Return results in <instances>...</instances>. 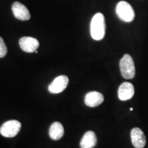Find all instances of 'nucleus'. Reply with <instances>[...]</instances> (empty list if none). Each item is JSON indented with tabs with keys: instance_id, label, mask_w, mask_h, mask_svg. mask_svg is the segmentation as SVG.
<instances>
[{
	"instance_id": "nucleus-9",
	"label": "nucleus",
	"mask_w": 148,
	"mask_h": 148,
	"mask_svg": "<svg viewBox=\"0 0 148 148\" xmlns=\"http://www.w3.org/2000/svg\"><path fill=\"white\" fill-rule=\"evenodd\" d=\"M134 94V88L130 82H123L118 89V97L121 101H126L131 99Z\"/></svg>"
},
{
	"instance_id": "nucleus-8",
	"label": "nucleus",
	"mask_w": 148,
	"mask_h": 148,
	"mask_svg": "<svg viewBox=\"0 0 148 148\" xmlns=\"http://www.w3.org/2000/svg\"><path fill=\"white\" fill-rule=\"evenodd\" d=\"M14 16L21 21H27L30 18V14L26 7L20 2L15 1L12 5Z\"/></svg>"
},
{
	"instance_id": "nucleus-10",
	"label": "nucleus",
	"mask_w": 148,
	"mask_h": 148,
	"mask_svg": "<svg viewBox=\"0 0 148 148\" xmlns=\"http://www.w3.org/2000/svg\"><path fill=\"white\" fill-rule=\"evenodd\" d=\"M104 97L102 94L97 91L88 92L84 97V103L89 107H96L103 103Z\"/></svg>"
},
{
	"instance_id": "nucleus-7",
	"label": "nucleus",
	"mask_w": 148,
	"mask_h": 148,
	"mask_svg": "<svg viewBox=\"0 0 148 148\" xmlns=\"http://www.w3.org/2000/svg\"><path fill=\"white\" fill-rule=\"evenodd\" d=\"M131 140L135 148H143L146 144V137L139 127H134L130 132Z\"/></svg>"
},
{
	"instance_id": "nucleus-1",
	"label": "nucleus",
	"mask_w": 148,
	"mask_h": 148,
	"mask_svg": "<svg viewBox=\"0 0 148 148\" xmlns=\"http://www.w3.org/2000/svg\"><path fill=\"white\" fill-rule=\"evenodd\" d=\"M106 24L104 16L100 12L95 14L90 22V35L95 40H100L104 37Z\"/></svg>"
},
{
	"instance_id": "nucleus-2",
	"label": "nucleus",
	"mask_w": 148,
	"mask_h": 148,
	"mask_svg": "<svg viewBox=\"0 0 148 148\" xmlns=\"http://www.w3.org/2000/svg\"><path fill=\"white\" fill-rule=\"evenodd\" d=\"M121 75L125 79H132L135 75L134 60L129 54H125L119 62Z\"/></svg>"
},
{
	"instance_id": "nucleus-11",
	"label": "nucleus",
	"mask_w": 148,
	"mask_h": 148,
	"mask_svg": "<svg viewBox=\"0 0 148 148\" xmlns=\"http://www.w3.org/2000/svg\"><path fill=\"white\" fill-rule=\"evenodd\" d=\"M97 144V137L95 132L88 131L83 136L79 143L80 148H93Z\"/></svg>"
},
{
	"instance_id": "nucleus-4",
	"label": "nucleus",
	"mask_w": 148,
	"mask_h": 148,
	"mask_svg": "<svg viewBox=\"0 0 148 148\" xmlns=\"http://www.w3.org/2000/svg\"><path fill=\"white\" fill-rule=\"evenodd\" d=\"M21 124L16 120H10L5 122L0 127V133L6 138H12L15 136L21 130Z\"/></svg>"
},
{
	"instance_id": "nucleus-6",
	"label": "nucleus",
	"mask_w": 148,
	"mask_h": 148,
	"mask_svg": "<svg viewBox=\"0 0 148 148\" xmlns=\"http://www.w3.org/2000/svg\"><path fill=\"white\" fill-rule=\"evenodd\" d=\"M19 45L21 49L25 52H35L39 47V42L36 38L29 36H24L20 38Z\"/></svg>"
},
{
	"instance_id": "nucleus-12",
	"label": "nucleus",
	"mask_w": 148,
	"mask_h": 148,
	"mask_svg": "<svg viewBox=\"0 0 148 148\" xmlns=\"http://www.w3.org/2000/svg\"><path fill=\"white\" fill-rule=\"evenodd\" d=\"M64 127L60 122H54L49 127V134L52 140H59L64 135Z\"/></svg>"
},
{
	"instance_id": "nucleus-14",
	"label": "nucleus",
	"mask_w": 148,
	"mask_h": 148,
	"mask_svg": "<svg viewBox=\"0 0 148 148\" xmlns=\"http://www.w3.org/2000/svg\"><path fill=\"white\" fill-rule=\"evenodd\" d=\"M130 110H133V108H130Z\"/></svg>"
},
{
	"instance_id": "nucleus-3",
	"label": "nucleus",
	"mask_w": 148,
	"mask_h": 148,
	"mask_svg": "<svg viewBox=\"0 0 148 148\" xmlns=\"http://www.w3.org/2000/svg\"><path fill=\"white\" fill-rule=\"evenodd\" d=\"M116 12L120 19L125 22H131L134 18V11L131 5L126 1H121L117 3Z\"/></svg>"
},
{
	"instance_id": "nucleus-13",
	"label": "nucleus",
	"mask_w": 148,
	"mask_h": 148,
	"mask_svg": "<svg viewBox=\"0 0 148 148\" xmlns=\"http://www.w3.org/2000/svg\"><path fill=\"white\" fill-rule=\"evenodd\" d=\"M7 51H8V49H7L6 45L3 38L0 37V58H3L6 55Z\"/></svg>"
},
{
	"instance_id": "nucleus-5",
	"label": "nucleus",
	"mask_w": 148,
	"mask_h": 148,
	"mask_svg": "<svg viewBox=\"0 0 148 148\" xmlns=\"http://www.w3.org/2000/svg\"><path fill=\"white\" fill-rule=\"evenodd\" d=\"M69 83V78L66 75H60L56 77L54 80L49 84L48 90L51 93H60L65 89Z\"/></svg>"
}]
</instances>
